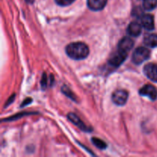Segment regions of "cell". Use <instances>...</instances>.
<instances>
[{
    "mask_svg": "<svg viewBox=\"0 0 157 157\" xmlns=\"http://www.w3.org/2000/svg\"><path fill=\"white\" fill-rule=\"evenodd\" d=\"M66 53L72 59L82 60L88 56L89 48L83 42H73L67 45Z\"/></svg>",
    "mask_w": 157,
    "mask_h": 157,
    "instance_id": "obj_1",
    "label": "cell"
},
{
    "mask_svg": "<svg viewBox=\"0 0 157 157\" xmlns=\"http://www.w3.org/2000/svg\"><path fill=\"white\" fill-rule=\"evenodd\" d=\"M150 57V52L145 47H138L135 49L132 55V61L136 64H140L149 59Z\"/></svg>",
    "mask_w": 157,
    "mask_h": 157,
    "instance_id": "obj_2",
    "label": "cell"
},
{
    "mask_svg": "<svg viewBox=\"0 0 157 157\" xmlns=\"http://www.w3.org/2000/svg\"><path fill=\"white\" fill-rule=\"evenodd\" d=\"M128 99V92L124 90H117L112 94V101L118 106H123Z\"/></svg>",
    "mask_w": 157,
    "mask_h": 157,
    "instance_id": "obj_3",
    "label": "cell"
},
{
    "mask_svg": "<svg viewBox=\"0 0 157 157\" xmlns=\"http://www.w3.org/2000/svg\"><path fill=\"white\" fill-rule=\"evenodd\" d=\"M139 94L141 96L148 97L151 101H156L157 99V90L156 87L151 84L144 85L140 90Z\"/></svg>",
    "mask_w": 157,
    "mask_h": 157,
    "instance_id": "obj_4",
    "label": "cell"
},
{
    "mask_svg": "<svg viewBox=\"0 0 157 157\" xmlns=\"http://www.w3.org/2000/svg\"><path fill=\"white\" fill-rule=\"evenodd\" d=\"M144 72L146 76L153 82L157 83V64L153 63L147 64L144 67Z\"/></svg>",
    "mask_w": 157,
    "mask_h": 157,
    "instance_id": "obj_5",
    "label": "cell"
},
{
    "mask_svg": "<svg viewBox=\"0 0 157 157\" xmlns=\"http://www.w3.org/2000/svg\"><path fill=\"white\" fill-rule=\"evenodd\" d=\"M133 44H134V42L131 38L129 37H124L118 43V51L127 53L129 51L133 48Z\"/></svg>",
    "mask_w": 157,
    "mask_h": 157,
    "instance_id": "obj_6",
    "label": "cell"
},
{
    "mask_svg": "<svg viewBox=\"0 0 157 157\" xmlns=\"http://www.w3.org/2000/svg\"><path fill=\"white\" fill-rule=\"evenodd\" d=\"M127 53H124V52H120L117 51L116 54L113 55L111 58L109 60V64H110L113 67H118V66L121 65L125 59L127 58Z\"/></svg>",
    "mask_w": 157,
    "mask_h": 157,
    "instance_id": "obj_7",
    "label": "cell"
},
{
    "mask_svg": "<svg viewBox=\"0 0 157 157\" xmlns=\"http://www.w3.org/2000/svg\"><path fill=\"white\" fill-rule=\"evenodd\" d=\"M67 117H68V119L70 120L71 122H72L75 125H76L77 127H79V128L81 129V130H83V131L90 132L92 130L91 128L87 127V126L84 124V122H83V121H81V120L80 119L76 114H75V113H70L68 115H67Z\"/></svg>",
    "mask_w": 157,
    "mask_h": 157,
    "instance_id": "obj_8",
    "label": "cell"
},
{
    "mask_svg": "<svg viewBox=\"0 0 157 157\" xmlns=\"http://www.w3.org/2000/svg\"><path fill=\"white\" fill-rule=\"evenodd\" d=\"M140 24L147 30H153L155 27L153 16L151 15H143L140 17Z\"/></svg>",
    "mask_w": 157,
    "mask_h": 157,
    "instance_id": "obj_9",
    "label": "cell"
},
{
    "mask_svg": "<svg viewBox=\"0 0 157 157\" xmlns=\"http://www.w3.org/2000/svg\"><path fill=\"white\" fill-rule=\"evenodd\" d=\"M142 25L137 21H132L128 25L127 32L128 35L133 37H137L140 35L142 32Z\"/></svg>",
    "mask_w": 157,
    "mask_h": 157,
    "instance_id": "obj_10",
    "label": "cell"
},
{
    "mask_svg": "<svg viewBox=\"0 0 157 157\" xmlns=\"http://www.w3.org/2000/svg\"><path fill=\"white\" fill-rule=\"evenodd\" d=\"M107 0H87V6L92 11H101L106 6Z\"/></svg>",
    "mask_w": 157,
    "mask_h": 157,
    "instance_id": "obj_11",
    "label": "cell"
},
{
    "mask_svg": "<svg viewBox=\"0 0 157 157\" xmlns=\"http://www.w3.org/2000/svg\"><path fill=\"white\" fill-rule=\"evenodd\" d=\"M144 43L147 47H157V35H156V34H150V35H146L144 39Z\"/></svg>",
    "mask_w": 157,
    "mask_h": 157,
    "instance_id": "obj_12",
    "label": "cell"
},
{
    "mask_svg": "<svg viewBox=\"0 0 157 157\" xmlns=\"http://www.w3.org/2000/svg\"><path fill=\"white\" fill-rule=\"evenodd\" d=\"M157 7V0H144V8L147 11H151Z\"/></svg>",
    "mask_w": 157,
    "mask_h": 157,
    "instance_id": "obj_13",
    "label": "cell"
},
{
    "mask_svg": "<svg viewBox=\"0 0 157 157\" xmlns=\"http://www.w3.org/2000/svg\"><path fill=\"white\" fill-rule=\"evenodd\" d=\"M91 141L97 147H98V148L101 149V150H104V149H105L106 147H107V145H106V144L104 143V141L101 140V139L93 137L92 138Z\"/></svg>",
    "mask_w": 157,
    "mask_h": 157,
    "instance_id": "obj_14",
    "label": "cell"
},
{
    "mask_svg": "<svg viewBox=\"0 0 157 157\" xmlns=\"http://www.w3.org/2000/svg\"><path fill=\"white\" fill-rule=\"evenodd\" d=\"M55 2L60 6H67L74 2L75 0H55Z\"/></svg>",
    "mask_w": 157,
    "mask_h": 157,
    "instance_id": "obj_15",
    "label": "cell"
},
{
    "mask_svg": "<svg viewBox=\"0 0 157 157\" xmlns=\"http://www.w3.org/2000/svg\"><path fill=\"white\" fill-rule=\"evenodd\" d=\"M61 90H62L63 93L67 95V97H69V98H70L71 99L75 100V94H74L72 93L71 91V90L68 88V87H65V86H64V87H62V89H61Z\"/></svg>",
    "mask_w": 157,
    "mask_h": 157,
    "instance_id": "obj_16",
    "label": "cell"
},
{
    "mask_svg": "<svg viewBox=\"0 0 157 157\" xmlns=\"http://www.w3.org/2000/svg\"><path fill=\"white\" fill-rule=\"evenodd\" d=\"M41 88L43 90H45V88L47 87V76H46V74L44 73L42 75V78H41Z\"/></svg>",
    "mask_w": 157,
    "mask_h": 157,
    "instance_id": "obj_17",
    "label": "cell"
},
{
    "mask_svg": "<svg viewBox=\"0 0 157 157\" xmlns=\"http://www.w3.org/2000/svg\"><path fill=\"white\" fill-rule=\"evenodd\" d=\"M28 3H32L34 2V0H25Z\"/></svg>",
    "mask_w": 157,
    "mask_h": 157,
    "instance_id": "obj_18",
    "label": "cell"
}]
</instances>
